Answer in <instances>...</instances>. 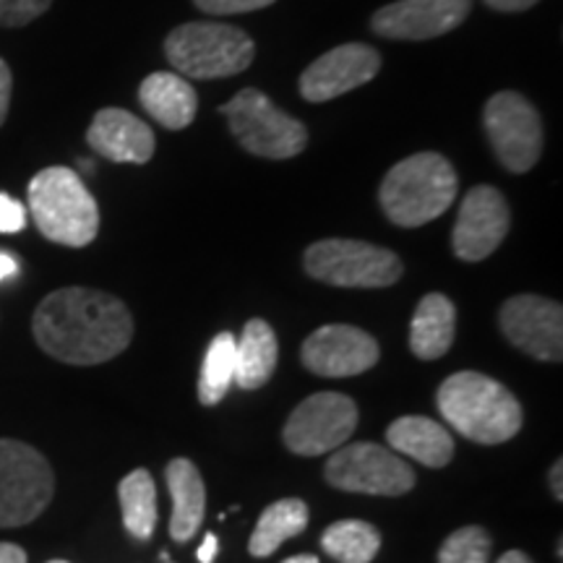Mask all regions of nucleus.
<instances>
[{"label":"nucleus","mask_w":563,"mask_h":563,"mask_svg":"<svg viewBox=\"0 0 563 563\" xmlns=\"http://www.w3.org/2000/svg\"><path fill=\"white\" fill-rule=\"evenodd\" d=\"M32 332L55 361L100 365L129 347L133 319L115 295L89 287H63L40 302Z\"/></svg>","instance_id":"obj_1"},{"label":"nucleus","mask_w":563,"mask_h":563,"mask_svg":"<svg viewBox=\"0 0 563 563\" xmlns=\"http://www.w3.org/2000/svg\"><path fill=\"white\" fill-rule=\"evenodd\" d=\"M435 405L456 433L485 446H496L522 431V405L485 373L460 371L449 376L439 386Z\"/></svg>","instance_id":"obj_2"},{"label":"nucleus","mask_w":563,"mask_h":563,"mask_svg":"<svg viewBox=\"0 0 563 563\" xmlns=\"http://www.w3.org/2000/svg\"><path fill=\"white\" fill-rule=\"evenodd\" d=\"M456 188L460 180L452 162L435 152H420L386 173L378 201L397 228H422L452 207Z\"/></svg>","instance_id":"obj_3"},{"label":"nucleus","mask_w":563,"mask_h":563,"mask_svg":"<svg viewBox=\"0 0 563 563\" xmlns=\"http://www.w3.org/2000/svg\"><path fill=\"white\" fill-rule=\"evenodd\" d=\"M30 211L47 241L84 249L100 232V209L70 167H45L30 183Z\"/></svg>","instance_id":"obj_4"},{"label":"nucleus","mask_w":563,"mask_h":563,"mask_svg":"<svg viewBox=\"0 0 563 563\" xmlns=\"http://www.w3.org/2000/svg\"><path fill=\"white\" fill-rule=\"evenodd\" d=\"M165 55L183 79L211 81L243 74L253 63L256 45L238 26L191 21L167 34Z\"/></svg>","instance_id":"obj_5"},{"label":"nucleus","mask_w":563,"mask_h":563,"mask_svg":"<svg viewBox=\"0 0 563 563\" xmlns=\"http://www.w3.org/2000/svg\"><path fill=\"white\" fill-rule=\"evenodd\" d=\"M220 112L228 118L232 136L245 152L264 159H290L306 150L308 131L298 118L279 110L264 91L243 89L224 102Z\"/></svg>","instance_id":"obj_6"},{"label":"nucleus","mask_w":563,"mask_h":563,"mask_svg":"<svg viewBox=\"0 0 563 563\" xmlns=\"http://www.w3.org/2000/svg\"><path fill=\"white\" fill-rule=\"evenodd\" d=\"M302 266L323 285L357 287V290L391 287L405 272L402 258L394 251L363 241H342V238L308 245Z\"/></svg>","instance_id":"obj_7"},{"label":"nucleus","mask_w":563,"mask_h":563,"mask_svg":"<svg viewBox=\"0 0 563 563\" xmlns=\"http://www.w3.org/2000/svg\"><path fill=\"white\" fill-rule=\"evenodd\" d=\"M55 493L51 462L24 441L0 439V530L30 525Z\"/></svg>","instance_id":"obj_8"},{"label":"nucleus","mask_w":563,"mask_h":563,"mask_svg":"<svg viewBox=\"0 0 563 563\" xmlns=\"http://www.w3.org/2000/svg\"><path fill=\"white\" fill-rule=\"evenodd\" d=\"M323 477L336 490L365 496H405L415 488V470L391 449L378 443H344L323 467Z\"/></svg>","instance_id":"obj_9"},{"label":"nucleus","mask_w":563,"mask_h":563,"mask_svg":"<svg viewBox=\"0 0 563 563\" xmlns=\"http://www.w3.org/2000/svg\"><path fill=\"white\" fill-rule=\"evenodd\" d=\"M483 123L496 157L509 173H527L543 154L545 133L540 112L519 91H498L485 102Z\"/></svg>","instance_id":"obj_10"},{"label":"nucleus","mask_w":563,"mask_h":563,"mask_svg":"<svg viewBox=\"0 0 563 563\" xmlns=\"http://www.w3.org/2000/svg\"><path fill=\"white\" fill-rule=\"evenodd\" d=\"M357 428V405L340 391H319L295 407L282 441L292 454L323 456L344 446Z\"/></svg>","instance_id":"obj_11"},{"label":"nucleus","mask_w":563,"mask_h":563,"mask_svg":"<svg viewBox=\"0 0 563 563\" xmlns=\"http://www.w3.org/2000/svg\"><path fill=\"white\" fill-rule=\"evenodd\" d=\"M501 332L534 361H563V308L540 295H517L501 308Z\"/></svg>","instance_id":"obj_12"},{"label":"nucleus","mask_w":563,"mask_h":563,"mask_svg":"<svg viewBox=\"0 0 563 563\" xmlns=\"http://www.w3.org/2000/svg\"><path fill=\"white\" fill-rule=\"evenodd\" d=\"M382 357L378 342L368 332L347 323H329L302 342L300 361L323 378H350L371 371Z\"/></svg>","instance_id":"obj_13"},{"label":"nucleus","mask_w":563,"mask_h":563,"mask_svg":"<svg viewBox=\"0 0 563 563\" xmlns=\"http://www.w3.org/2000/svg\"><path fill=\"white\" fill-rule=\"evenodd\" d=\"M382 70V55L363 42H347L323 53L300 76V95L306 102H329L334 97L365 87Z\"/></svg>","instance_id":"obj_14"},{"label":"nucleus","mask_w":563,"mask_h":563,"mask_svg":"<svg viewBox=\"0 0 563 563\" xmlns=\"http://www.w3.org/2000/svg\"><path fill=\"white\" fill-rule=\"evenodd\" d=\"M509 228L511 211L504 194L493 186H475L460 207L452 249L462 262H483L504 243Z\"/></svg>","instance_id":"obj_15"},{"label":"nucleus","mask_w":563,"mask_h":563,"mask_svg":"<svg viewBox=\"0 0 563 563\" xmlns=\"http://www.w3.org/2000/svg\"><path fill=\"white\" fill-rule=\"evenodd\" d=\"M470 11L473 0H397L373 13L371 30L384 40H435L456 30Z\"/></svg>","instance_id":"obj_16"},{"label":"nucleus","mask_w":563,"mask_h":563,"mask_svg":"<svg viewBox=\"0 0 563 563\" xmlns=\"http://www.w3.org/2000/svg\"><path fill=\"white\" fill-rule=\"evenodd\" d=\"M87 144L100 157L125 165H144L154 154V133L141 118L121 108H104L95 115Z\"/></svg>","instance_id":"obj_17"},{"label":"nucleus","mask_w":563,"mask_h":563,"mask_svg":"<svg viewBox=\"0 0 563 563\" xmlns=\"http://www.w3.org/2000/svg\"><path fill=\"white\" fill-rule=\"evenodd\" d=\"M139 102L150 112V118L170 131L188 129L199 110V97L191 84L180 74H167V70H157L141 81Z\"/></svg>","instance_id":"obj_18"},{"label":"nucleus","mask_w":563,"mask_h":563,"mask_svg":"<svg viewBox=\"0 0 563 563\" xmlns=\"http://www.w3.org/2000/svg\"><path fill=\"white\" fill-rule=\"evenodd\" d=\"M386 441L391 452L410 456L426 467H446L454 456V439L441 422L422 415H405L386 428Z\"/></svg>","instance_id":"obj_19"},{"label":"nucleus","mask_w":563,"mask_h":563,"mask_svg":"<svg viewBox=\"0 0 563 563\" xmlns=\"http://www.w3.org/2000/svg\"><path fill=\"white\" fill-rule=\"evenodd\" d=\"M167 490L173 498V517H170V538L175 543H188L203 522V511H207V488L199 470L194 467L191 460L178 456L170 460L165 467Z\"/></svg>","instance_id":"obj_20"},{"label":"nucleus","mask_w":563,"mask_h":563,"mask_svg":"<svg viewBox=\"0 0 563 563\" xmlns=\"http://www.w3.org/2000/svg\"><path fill=\"white\" fill-rule=\"evenodd\" d=\"M456 308L441 292H428L418 302L410 327V350L420 361H439L454 344Z\"/></svg>","instance_id":"obj_21"},{"label":"nucleus","mask_w":563,"mask_h":563,"mask_svg":"<svg viewBox=\"0 0 563 563\" xmlns=\"http://www.w3.org/2000/svg\"><path fill=\"white\" fill-rule=\"evenodd\" d=\"M279 344L274 329L264 319L245 323L241 342H235V382L241 389L253 391L269 384L277 371Z\"/></svg>","instance_id":"obj_22"},{"label":"nucleus","mask_w":563,"mask_h":563,"mask_svg":"<svg viewBox=\"0 0 563 563\" xmlns=\"http://www.w3.org/2000/svg\"><path fill=\"white\" fill-rule=\"evenodd\" d=\"M308 527V506L300 498H282L266 506L262 517H258L256 530L249 540V553L256 559L277 553L282 543L300 534Z\"/></svg>","instance_id":"obj_23"},{"label":"nucleus","mask_w":563,"mask_h":563,"mask_svg":"<svg viewBox=\"0 0 563 563\" xmlns=\"http://www.w3.org/2000/svg\"><path fill=\"white\" fill-rule=\"evenodd\" d=\"M118 498H121L123 525L131 538L150 540L154 530H157V488L150 470H133L118 485Z\"/></svg>","instance_id":"obj_24"},{"label":"nucleus","mask_w":563,"mask_h":563,"mask_svg":"<svg viewBox=\"0 0 563 563\" xmlns=\"http://www.w3.org/2000/svg\"><path fill=\"white\" fill-rule=\"evenodd\" d=\"M321 548L336 563H371L382 551V532L361 519H340L323 530Z\"/></svg>","instance_id":"obj_25"},{"label":"nucleus","mask_w":563,"mask_h":563,"mask_svg":"<svg viewBox=\"0 0 563 563\" xmlns=\"http://www.w3.org/2000/svg\"><path fill=\"white\" fill-rule=\"evenodd\" d=\"M235 342L230 332H222L209 344L199 376V402L203 407L220 405L235 382Z\"/></svg>","instance_id":"obj_26"},{"label":"nucleus","mask_w":563,"mask_h":563,"mask_svg":"<svg viewBox=\"0 0 563 563\" xmlns=\"http://www.w3.org/2000/svg\"><path fill=\"white\" fill-rule=\"evenodd\" d=\"M490 545V534L483 527H462L443 540L439 563H488Z\"/></svg>","instance_id":"obj_27"},{"label":"nucleus","mask_w":563,"mask_h":563,"mask_svg":"<svg viewBox=\"0 0 563 563\" xmlns=\"http://www.w3.org/2000/svg\"><path fill=\"white\" fill-rule=\"evenodd\" d=\"M53 5V0H0V26H16L32 24L42 13Z\"/></svg>","instance_id":"obj_28"},{"label":"nucleus","mask_w":563,"mask_h":563,"mask_svg":"<svg viewBox=\"0 0 563 563\" xmlns=\"http://www.w3.org/2000/svg\"><path fill=\"white\" fill-rule=\"evenodd\" d=\"M196 9L209 13V16H235V13L262 11L277 0H194Z\"/></svg>","instance_id":"obj_29"},{"label":"nucleus","mask_w":563,"mask_h":563,"mask_svg":"<svg viewBox=\"0 0 563 563\" xmlns=\"http://www.w3.org/2000/svg\"><path fill=\"white\" fill-rule=\"evenodd\" d=\"M24 224H26L24 203L16 201L9 194H0V232L13 235V232L24 230Z\"/></svg>","instance_id":"obj_30"},{"label":"nucleus","mask_w":563,"mask_h":563,"mask_svg":"<svg viewBox=\"0 0 563 563\" xmlns=\"http://www.w3.org/2000/svg\"><path fill=\"white\" fill-rule=\"evenodd\" d=\"M11 68L9 63L0 58V125L5 123V115H9V104H11Z\"/></svg>","instance_id":"obj_31"},{"label":"nucleus","mask_w":563,"mask_h":563,"mask_svg":"<svg viewBox=\"0 0 563 563\" xmlns=\"http://www.w3.org/2000/svg\"><path fill=\"white\" fill-rule=\"evenodd\" d=\"M540 0H485V5L493 11H504V13H517V11H527L532 5H538Z\"/></svg>","instance_id":"obj_32"},{"label":"nucleus","mask_w":563,"mask_h":563,"mask_svg":"<svg viewBox=\"0 0 563 563\" xmlns=\"http://www.w3.org/2000/svg\"><path fill=\"white\" fill-rule=\"evenodd\" d=\"M217 551H220V543H217V534L214 532H207V534H203V543L199 545V551H196V561H199V563H211V561H214Z\"/></svg>","instance_id":"obj_33"},{"label":"nucleus","mask_w":563,"mask_h":563,"mask_svg":"<svg viewBox=\"0 0 563 563\" xmlns=\"http://www.w3.org/2000/svg\"><path fill=\"white\" fill-rule=\"evenodd\" d=\"M0 563H26V551L13 543H0Z\"/></svg>","instance_id":"obj_34"},{"label":"nucleus","mask_w":563,"mask_h":563,"mask_svg":"<svg viewBox=\"0 0 563 563\" xmlns=\"http://www.w3.org/2000/svg\"><path fill=\"white\" fill-rule=\"evenodd\" d=\"M551 490H553V496L559 498H563V462L559 460L553 464V470H551Z\"/></svg>","instance_id":"obj_35"},{"label":"nucleus","mask_w":563,"mask_h":563,"mask_svg":"<svg viewBox=\"0 0 563 563\" xmlns=\"http://www.w3.org/2000/svg\"><path fill=\"white\" fill-rule=\"evenodd\" d=\"M16 269H19L16 258L9 256V253L0 251V282L9 279V277H13V274H16Z\"/></svg>","instance_id":"obj_36"},{"label":"nucleus","mask_w":563,"mask_h":563,"mask_svg":"<svg viewBox=\"0 0 563 563\" xmlns=\"http://www.w3.org/2000/svg\"><path fill=\"white\" fill-rule=\"evenodd\" d=\"M496 563H532V559L522 551H509V553H504Z\"/></svg>","instance_id":"obj_37"},{"label":"nucleus","mask_w":563,"mask_h":563,"mask_svg":"<svg viewBox=\"0 0 563 563\" xmlns=\"http://www.w3.org/2000/svg\"><path fill=\"white\" fill-rule=\"evenodd\" d=\"M282 563H321V561L316 559V555H311V553H302V555H292V559H287V561H282Z\"/></svg>","instance_id":"obj_38"},{"label":"nucleus","mask_w":563,"mask_h":563,"mask_svg":"<svg viewBox=\"0 0 563 563\" xmlns=\"http://www.w3.org/2000/svg\"><path fill=\"white\" fill-rule=\"evenodd\" d=\"M47 563H68V561H47Z\"/></svg>","instance_id":"obj_39"},{"label":"nucleus","mask_w":563,"mask_h":563,"mask_svg":"<svg viewBox=\"0 0 563 563\" xmlns=\"http://www.w3.org/2000/svg\"><path fill=\"white\" fill-rule=\"evenodd\" d=\"M167 563H170V561H167Z\"/></svg>","instance_id":"obj_40"}]
</instances>
